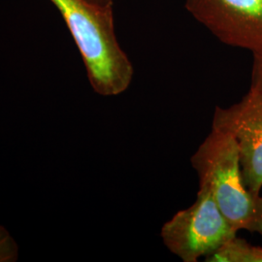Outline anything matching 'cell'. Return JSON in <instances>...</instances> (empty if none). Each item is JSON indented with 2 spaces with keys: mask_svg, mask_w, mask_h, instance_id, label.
<instances>
[{
  "mask_svg": "<svg viewBox=\"0 0 262 262\" xmlns=\"http://www.w3.org/2000/svg\"><path fill=\"white\" fill-rule=\"evenodd\" d=\"M205 258L209 262H262V248L235 236Z\"/></svg>",
  "mask_w": 262,
  "mask_h": 262,
  "instance_id": "8992f818",
  "label": "cell"
},
{
  "mask_svg": "<svg viewBox=\"0 0 262 262\" xmlns=\"http://www.w3.org/2000/svg\"><path fill=\"white\" fill-rule=\"evenodd\" d=\"M253 74L250 92L262 98V54L253 55Z\"/></svg>",
  "mask_w": 262,
  "mask_h": 262,
  "instance_id": "ba28073f",
  "label": "cell"
},
{
  "mask_svg": "<svg viewBox=\"0 0 262 262\" xmlns=\"http://www.w3.org/2000/svg\"><path fill=\"white\" fill-rule=\"evenodd\" d=\"M236 234L210 189L200 185L193 204L176 213L160 231L166 248L184 262L207 257Z\"/></svg>",
  "mask_w": 262,
  "mask_h": 262,
  "instance_id": "3957f363",
  "label": "cell"
},
{
  "mask_svg": "<svg viewBox=\"0 0 262 262\" xmlns=\"http://www.w3.org/2000/svg\"><path fill=\"white\" fill-rule=\"evenodd\" d=\"M66 20L94 92L102 96L124 93L134 76L133 64L115 32L112 4L93 0H51Z\"/></svg>",
  "mask_w": 262,
  "mask_h": 262,
  "instance_id": "6da1fadb",
  "label": "cell"
},
{
  "mask_svg": "<svg viewBox=\"0 0 262 262\" xmlns=\"http://www.w3.org/2000/svg\"><path fill=\"white\" fill-rule=\"evenodd\" d=\"M212 128L233 137L243 181L247 188L260 195L262 188V98L249 91L238 103L215 109Z\"/></svg>",
  "mask_w": 262,
  "mask_h": 262,
  "instance_id": "5b68a950",
  "label": "cell"
},
{
  "mask_svg": "<svg viewBox=\"0 0 262 262\" xmlns=\"http://www.w3.org/2000/svg\"><path fill=\"white\" fill-rule=\"evenodd\" d=\"M186 8L223 43L262 54V0H186Z\"/></svg>",
  "mask_w": 262,
  "mask_h": 262,
  "instance_id": "277c9868",
  "label": "cell"
},
{
  "mask_svg": "<svg viewBox=\"0 0 262 262\" xmlns=\"http://www.w3.org/2000/svg\"><path fill=\"white\" fill-rule=\"evenodd\" d=\"M19 245L9 230L0 225V262H15L19 257Z\"/></svg>",
  "mask_w": 262,
  "mask_h": 262,
  "instance_id": "52a82bcc",
  "label": "cell"
},
{
  "mask_svg": "<svg viewBox=\"0 0 262 262\" xmlns=\"http://www.w3.org/2000/svg\"><path fill=\"white\" fill-rule=\"evenodd\" d=\"M94 2H97L99 4H102V5H109V4H112L113 0H93Z\"/></svg>",
  "mask_w": 262,
  "mask_h": 262,
  "instance_id": "9c48e42d",
  "label": "cell"
},
{
  "mask_svg": "<svg viewBox=\"0 0 262 262\" xmlns=\"http://www.w3.org/2000/svg\"><path fill=\"white\" fill-rule=\"evenodd\" d=\"M199 185L210 189L226 221L235 230L262 236V197L245 186L239 151L233 137L212 128L191 158Z\"/></svg>",
  "mask_w": 262,
  "mask_h": 262,
  "instance_id": "7a4b0ae2",
  "label": "cell"
}]
</instances>
